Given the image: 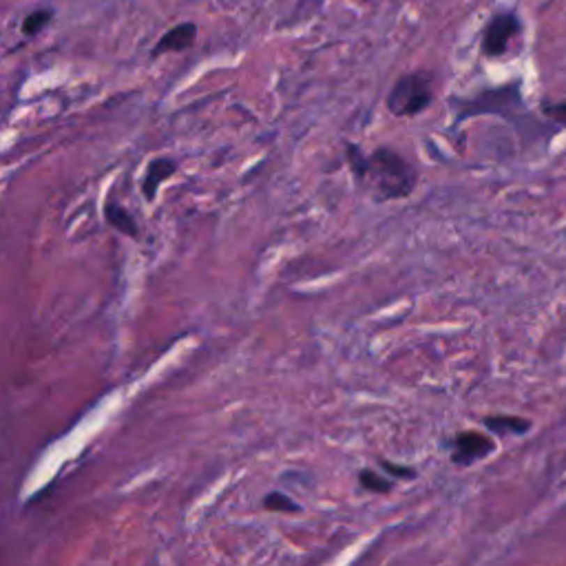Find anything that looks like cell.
Returning a JSON list of instances; mask_svg holds the SVG:
<instances>
[{
  "instance_id": "1",
  "label": "cell",
  "mask_w": 566,
  "mask_h": 566,
  "mask_svg": "<svg viewBox=\"0 0 566 566\" xmlns=\"http://www.w3.org/2000/svg\"><path fill=\"white\" fill-rule=\"evenodd\" d=\"M345 160L358 188L378 201L405 199L418 184V171L390 146L363 153L356 144H345Z\"/></svg>"
},
{
  "instance_id": "2",
  "label": "cell",
  "mask_w": 566,
  "mask_h": 566,
  "mask_svg": "<svg viewBox=\"0 0 566 566\" xmlns=\"http://www.w3.org/2000/svg\"><path fill=\"white\" fill-rule=\"evenodd\" d=\"M434 102L431 75L422 71H411L401 75L388 95V109L396 118H414L427 111Z\"/></svg>"
},
{
  "instance_id": "3",
  "label": "cell",
  "mask_w": 566,
  "mask_h": 566,
  "mask_svg": "<svg viewBox=\"0 0 566 566\" xmlns=\"http://www.w3.org/2000/svg\"><path fill=\"white\" fill-rule=\"evenodd\" d=\"M520 33V20L513 14H496L482 29L480 51L484 58H500L509 51L511 40Z\"/></svg>"
},
{
  "instance_id": "4",
  "label": "cell",
  "mask_w": 566,
  "mask_h": 566,
  "mask_svg": "<svg viewBox=\"0 0 566 566\" xmlns=\"http://www.w3.org/2000/svg\"><path fill=\"white\" fill-rule=\"evenodd\" d=\"M452 447H454V452H452L454 465L467 467V465H473V462H478L487 456H491L496 452V441L482 431L467 429V431L456 434Z\"/></svg>"
},
{
  "instance_id": "5",
  "label": "cell",
  "mask_w": 566,
  "mask_h": 566,
  "mask_svg": "<svg viewBox=\"0 0 566 566\" xmlns=\"http://www.w3.org/2000/svg\"><path fill=\"white\" fill-rule=\"evenodd\" d=\"M197 40V24L195 22H179L173 29L166 31L158 45L153 47V58L162 54H173V51H186Z\"/></svg>"
},
{
  "instance_id": "6",
  "label": "cell",
  "mask_w": 566,
  "mask_h": 566,
  "mask_svg": "<svg viewBox=\"0 0 566 566\" xmlns=\"http://www.w3.org/2000/svg\"><path fill=\"white\" fill-rule=\"evenodd\" d=\"M177 171V164L173 160H166V158H160V160H153L146 169V177L144 182H142V190H144L146 199H153L155 197V192L160 188V184H164L166 179H169L173 173Z\"/></svg>"
},
{
  "instance_id": "7",
  "label": "cell",
  "mask_w": 566,
  "mask_h": 566,
  "mask_svg": "<svg viewBox=\"0 0 566 566\" xmlns=\"http://www.w3.org/2000/svg\"><path fill=\"white\" fill-rule=\"evenodd\" d=\"M482 424L498 436H522L531 431V420L522 416H509V414H498V416H487L482 418Z\"/></svg>"
},
{
  "instance_id": "8",
  "label": "cell",
  "mask_w": 566,
  "mask_h": 566,
  "mask_svg": "<svg viewBox=\"0 0 566 566\" xmlns=\"http://www.w3.org/2000/svg\"><path fill=\"white\" fill-rule=\"evenodd\" d=\"M105 217H107V222L115 228V230H120V233L128 235V237H137V224L135 220L131 217V213H128L124 206L120 204H115V201H107L105 206Z\"/></svg>"
},
{
  "instance_id": "9",
  "label": "cell",
  "mask_w": 566,
  "mask_h": 566,
  "mask_svg": "<svg viewBox=\"0 0 566 566\" xmlns=\"http://www.w3.org/2000/svg\"><path fill=\"white\" fill-rule=\"evenodd\" d=\"M358 484H361L365 491L369 494H392V489H394V482L388 478V475H383V473H376L374 469H361L358 471Z\"/></svg>"
},
{
  "instance_id": "10",
  "label": "cell",
  "mask_w": 566,
  "mask_h": 566,
  "mask_svg": "<svg viewBox=\"0 0 566 566\" xmlns=\"http://www.w3.org/2000/svg\"><path fill=\"white\" fill-rule=\"evenodd\" d=\"M54 16H56L54 9H36V11H31V14H27L22 20V33L24 36H38L51 20H54Z\"/></svg>"
},
{
  "instance_id": "11",
  "label": "cell",
  "mask_w": 566,
  "mask_h": 566,
  "mask_svg": "<svg viewBox=\"0 0 566 566\" xmlns=\"http://www.w3.org/2000/svg\"><path fill=\"white\" fill-rule=\"evenodd\" d=\"M263 509L275 511V513H299L301 505H297L290 496L281 494V491H270L263 498Z\"/></svg>"
},
{
  "instance_id": "12",
  "label": "cell",
  "mask_w": 566,
  "mask_h": 566,
  "mask_svg": "<svg viewBox=\"0 0 566 566\" xmlns=\"http://www.w3.org/2000/svg\"><path fill=\"white\" fill-rule=\"evenodd\" d=\"M378 465L381 469L392 475V478H403V480H414L416 478V469H411V467H403V465H392L390 460H385V458H378Z\"/></svg>"
},
{
  "instance_id": "13",
  "label": "cell",
  "mask_w": 566,
  "mask_h": 566,
  "mask_svg": "<svg viewBox=\"0 0 566 566\" xmlns=\"http://www.w3.org/2000/svg\"><path fill=\"white\" fill-rule=\"evenodd\" d=\"M542 113L546 115L549 120L566 126V102H544Z\"/></svg>"
}]
</instances>
